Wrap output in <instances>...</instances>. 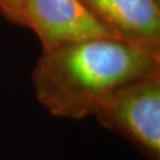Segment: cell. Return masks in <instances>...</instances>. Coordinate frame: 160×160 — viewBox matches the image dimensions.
Wrapping results in <instances>:
<instances>
[{
    "instance_id": "7a4b0ae2",
    "label": "cell",
    "mask_w": 160,
    "mask_h": 160,
    "mask_svg": "<svg viewBox=\"0 0 160 160\" xmlns=\"http://www.w3.org/2000/svg\"><path fill=\"white\" fill-rule=\"evenodd\" d=\"M92 116L132 143L146 160H160V75L120 86L100 101Z\"/></svg>"
},
{
    "instance_id": "8992f818",
    "label": "cell",
    "mask_w": 160,
    "mask_h": 160,
    "mask_svg": "<svg viewBox=\"0 0 160 160\" xmlns=\"http://www.w3.org/2000/svg\"><path fill=\"white\" fill-rule=\"evenodd\" d=\"M153 1H154L158 6H160V0H153Z\"/></svg>"
},
{
    "instance_id": "6da1fadb",
    "label": "cell",
    "mask_w": 160,
    "mask_h": 160,
    "mask_svg": "<svg viewBox=\"0 0 160 160\" xmlns=\"http://www.w3.org/2000/svg\"><path fill=\"white\" fill-rule=\"evenodd\" d=\"M157 75L160 55L119 38H95L43 50L31 80L52 116L83 120L120 86Z\"/></svg>"
},
{
    "instance_id": "3957f363",
    "label": "cell",
    "mask_w": 160,
    "mask_h": 160,
    "mask_svg": "<svg viewBox=\"0 0 160 160\" xmlns=\"http://www.w3.org/2000/svg\"><path fill=\"white\" fill-rule=\"evenodd\" d=\"M26 14L27 27L36 32L43 50L95 38H118L81 0H28Z\"/></svg>"
},
{
    "instance_id": "277c9868",
    "label": "cell",
    "mask_w": 160,
    "mask_h": 160,
    "mask_svg": "<svg viewBox=\"0 0 160 160\" xmlns=\"http://www.w3.org/2000/svg\"><path fill=\"white\" fill-rule=\"evenodd\" d=\"M118 38L160 55V6L153 0H81Z\"/></svg>"
},
{
    "instance_id": "5b68a950",
    "label": "cell",
    "mask_w": 160,
    "mask_h": 160,
    "mask_svg": "<svg viewBox=\"0 0 160 160\" xmlns=\"http://www.w3.org/2000/svg\"><path fill=\"white\" fill-rule=\"evenodd\" d=\"M28 0H0V12L15 25L27 27Z\"/></svg>"
}]
</instances>
